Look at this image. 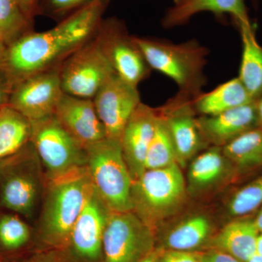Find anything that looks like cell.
<instances>
[{"label": "cell", "mask_w": 262, "mask_h": 262, "mask_svg": "<svg viewBox=\"0 0 262 262\" xmlns=\"http://www.w3.org/2000/svg\"><path fill=\"white\" fill-rule=\"evenodd\" d=\"M110 0H93L49 30L28 32L8 46L2 68L14 84L59 67L94 37Z\"/></svg>", "instance_id": "1"}, {"label": "cell", "mask_w": 262, "mask_h": 262, "mask_svg": "<svg viewBox=\"0 0 262 262\" xmlns=\"http://www.w3.org/2000/svg\"><path fill=\"white\" fill-rule=\"evenodd\" d=\"M92 187L85 166L48 179L33 222L34 248L66 249L76 221Z\"/></svg>", "instance_id": "2"}, {"label": "cell", "mask_w": 262, "mask_h": 262, "mask_svg": "<svg viewBox=\"0 0 262 262\" xmlns=\"http://www.w3.org/2000/svg\"><path fill=\"white\" fill-rule=\"evenodd\" d=\"M46 182L42 163L29 141L17 152L0 159V209L14 212L33 223Z\"/></svg>", "instance_id": "3"}, {"label": "cell", "mask_w": 262, "mask_h": 262, "mask_svg": "<svg viewBox=\"0 0 262 262\" xmlns=\"http://www.w3.org/2000/svg\"><path fill=\"white\" fill-rule=\"evenodd\" d=\"M134 42L150 69L167 76L177 83L179 92L193 98L201 94L206 83L204 68L209 51L196 40L179 44L134 37Z\"/></svg>", "instance_id": "4"}, {"label": "cell", "mask_w": 262, "mask_h": 262, "mask_svg": "<svg viewBox=\"0 0 262 262\" xmlns=\"http://www.w3.org/2000/svg\"><path fill=\"white\" fill-rule=\"evenodd\" d=\"M86 168L91 184L112 211H132L133 180L121 144L105 138L89 146Z\"/></svg>", "instance_id": "5"}, {"label": "cell", "mask_w": 262, "mask_h": 262, "mask_svg": "<svg viewBox=\"0 0 262 262\" xmlns=\"http://www.w3.org/2000/svg\"><path fill=\"white\" fill-rule=\"evenodd\" d=\"M185 194V182L178 164L146 170L133 183L132 211L154 230L160 221L178 209Z\"/></svg>", "instance_id": "6"}, {"label": "cell", "mask_w": 262, "mask_h": 262, "mask_svg": "<svg viewBox=\"0 0 262 262\" xmlns=\"http://www.w3.org/2000/svg\"><path fill=\"white\" fill-rule=\"evenodd\" d=\"M31 122V138L46 178H58L83 168L86 151L54 115Z\"/></svg>", "instance_id": "7"}, {"label": "cell", "mask_w": 262, "mask_h": 262, "mask_svg": "<svg viewBox=\"0 0 262 262\" xmlns=\"http://www.w3.org/2000/svg\"><path fill=\"white\" fill-rule=\"evenodd\" d=\"M115 74L96 34L60 67L63 93L89 99Z\"/></svg>", "instance_id": "8"}, {"label": "cell", "mask_w": 262, "mask_h": 262, "mask_svg": "<svg viewBox=\"0 0 262 262\" xmlns=\"http://www.w3.org/2000/svg\"><path fill=\"white\" fill-rule=\"evenodd\" d=\"M154 230L134 211H112L103 237L102 262H139L155 249Z\"/></svg>", "instance_id": "9"}, {"label": "cell", "mask_w": 262, "mask_h": 262, "mask_svg": "<svg viewBox=\"0 0 262 262\" xmlns=\"http://www.w3.org/2000/svg\"><path fill=\"white\" fill-rule=\"evenodd\" d=\"M96 35L114 71L122 80L137 88L150 75L151 69L121 20H103Z\"/></svg>", "instance_id": "10"}, {"label": "cell", "mask_w": 262, "mask_h": 262, "mask_svg": "<svg viewBox=\"0 0 262 262\" xmlns=\"http://www.w3.org/2000/svg\"><path fill=\"white\" fill-rule=\"evenodd\" d=\"M111 210L92 185L66 251L77 262H102L103 233Z\"/></svg>", "instance_id": "11"}, {"label": "cell", "mask_w": 262, "mask_h": 262, "mask_svg": "<svg viewBox=\"0 0 262 262\" xmlns=\"http://www.w3.org/2000/svg\"><path fill=\"white\" fill-rule=\"evenodd\" d=\"M63 94L58 67L30 76L15 84L8 105L29 121H35L54 115Z\"/></svg>", "instance_id": "12"}, {"label": "cell", "mask_w": 262, "mask_h": 262, "mask_svg": "<svg viewBox=\"0 0 262 262\" xmlns=\"http://www.w3.org/2000/svg\"><path fill=\"white\" fill-rule=\"evenodd\" d=\"M93 101L106 139L120 142L127 122L141 103L137 88L115 74L103 84Z\"/></svg>", "instance_id": "13"}, {"label": "cell", "mask_w": 262, "mask_h": 262, "mask_svg": "<svg viewBox=\"0 0 262 262\" xmlns=\"http://www.w3.org/2000/svg\"><path fill=\"white\" fill-rule=\"evenodd\" d=\"M159 110L168 125L178 163L184 164L206 143L194 118L193 98L179 91Z\"/></svg>", "instance_id": "14"}, {"label": "cell", "mask_w": 262, "mask_h": 262, "mask_svg": "<svg viewBox=\"0 0 262 262\" xmlns=\"http://www.w3.org/2000/svg\"><path fill=\"white\" fill-rule=\"evenodd\" d=\"M55 117L83 149L106 138L93 99L63 94L57 105Z\"/></svg>", "instance_id": "15"}, {"label": "cell", "mask_w": 262, "mask_h": 262, "mask_svg": "<svg viewBox=\"0 0 262 262\" xmlns=\"http://www.w3.org/2000/svg\"><path fill=\"white\" fill-rule=\"evenodd\" d=\"M158 117V108L141 103L122 134L120 141L122 153L134 182L146 170V155L154 136Z\"/></svg>", "instance_id": "16"}, {"label": "cell", "mask_w": 262, "mask_h": 262, "mask_svg": "<svg viewBox=\"0 0 262 262\" xmlns=\"http://www.w3.org/2000/svg\"><path fill=\"white\" fill-rule=\"evenodd\" d=\"M256 102L257 101L218 115L196 119L202 137L206 143L223 147L246 131L257 127Z\"/></svg>", "instance_id": "17"}, {"label": "cell", "mask_w": 262, "mask_h": 262, "mask_svg": "<svg viewBox=\"0 0 262 262\" xmlns=\"http://www.w3.org/2000/svg\"><path fill=\"white\" fill-rule=\"evenodd\" d=\"M203 12L216 15L229 14L238 26L251 25L245 0H184L169 8L162 24L166 29L179 27Z\"/></svg>", "instance_id": "18"}, {"label": "cell", "mask_w": 262, "mask_h": 262, "mask_svg": "<svg viewBox=\"0 0 262 262\" xmlns=\"http://www.w3.org/2000/svg\"><path fill=\"white\" fill-rule=\"evenodd\" d=\"M34 249V229L14 212L0 209V262H15Z\"/></svg>", "instance_id": "19"}, {"label": "cell", "mask_w": 262, "mask_h": 262, "mask_svg": "<svg viewBox=\"0 0 262 262\" xmlns=\"http://www.w3.org/2000/svg\"><path fill=\"white\" fill-rule=\"evenodd\" d=\"M259 233L254 221H234L221 230L210 246L211 249L223 251L247 262L256 253V238Z\"/></svg>", "instance_id": "20"}, {"label": "cell", "mask_w": 262, "mask_h": 262, "mask_svg": "<svg viewBox=\"0 0 262 262\" xmlns=\"http://www.w3.org/2000/svg\"><path fill=\"white\" fill-rule=\"evenodd\" d=\"M252 99L238 77L227 81L207 94L193 98V106L202 116L218 115L251 102Z\"/></svg>", "instance_id": "21"}, {"label": "cell", "mask_w": 262, "mask_h": 262, "mask_svg": "<svg viewBox=\"0 0 262 262\" xmlns=\"http://www.w3.org/2000/svg\"><path fill=\"white\" fill-rule=\"evenodd\" d=\"M243 51L238 79L254 101L262 96V48L252 25L238 26Z\"/></svg>", "instance_id": "22"}, {"label": "cell", "mask_w": 262, "mask_h": 262, "mask_svg": "<svg viewBox=\"0 0 262 262\" xmlns=\"http://www.w3.org/2000/svg\"><path fill=\"white\" fill-rule=\"evenodd\" d=\"M31 122L8 105L0 108V159L21 149L30 141Z\"/></svg>", "instance_id": "23"}, {"label": "cell", "mask_w": 262, "mask_h": 262, "mask_svg": "<svg viewBox=\"0 0 262 262\" xmlns=\"http://www.w3.org/2000/svg\"><path fill=\"white\" fill-rule=\"evenodd\" d=\"M226 159L243 170L262 165V127H255L222 147Z\"/></svg>", "instance_id": "24"}, {"label": "cell", "mask_w": 262, "mask_h": 262, "mask_svg": "<svg viewBox=\"0 0 262 262\" xmlns=\"http://www.w3.org/2000/svg\"><path fill=\"white\" fill-rule=\"evenodd\" d=\"M209 221L204 216L188 219L172 229L164 241L165 250L194 252L204 245L211 233Z\"/></svg>", "instance_id": "25"}, {"label": "cell", "mask_w": 262, "mask_h": 262, "mask_svg": "<svg viewBox=\"0 0 262 262\" xmlns=\"http://www.w3.org/2000/svg\"><path fill=\"white\" fill-rule=\"evenodd\" d=\"M158 111L154 136L146 155V170L166 168L178 162L168 125L159 108Z\"/></svg>", "instance_id": "26"}, {"label": "cell", "mask_w": 262, "mask_h": 262, "mask_svg": "<svg viewBox=\"0 0 262 262\" xmlns=\"http://www.w3.org/2000/svg\"><path fill=\"white\" fill-rule=\"evenodd\" d=\"M226 158L219 146H214L193 160L189 171L192 185L206 187L222 177L225 170Z\"/></svg>", "instance_id": "27"}, {"label": "cell", "mask_w": 262, "mask_h": 262, "mask_svg": "<svg viewBox=\"0 0 262 262\" xmlns=\"http://www.w3.org/2000/svg\"><path fill=\"white\" fill-rule=\"evenodd\" d=\"M30 22L17 0H0V37L7 46L28 33Z\"/></svg>", "instance_id": "28"}, {"label": "cell", "mask_w": 262, "mask_h": 262, "mask_svg": "<svg viewBox=\"0 0 262 262\" xmlns=\"http://www.w3.org/2000/svg\"><path fill=\"white\" fill-rule=\"evenodd\" d=\"M262 206V173L239 189L229 203V212L234 216L251 213Z\"/></svg>", "instance_id": "29"}, {"label": "cell", "mask_w": 262, "mask_h": 262, "mask_svg": "<svg viewBox=\"0 0 262 262\" xmlns=\"http://www.w3.org/2000/svg\"><path fill=\"white\" fill-rule=\"evenodd\" d=\"M93 0H39L40 10L52 15H61L73 13L76 10L89 4Z\"/></svg>", "instance_id": "30"}, {"label": "cell", "mask_w": 262, "mask_h": 262, "mask_svg": "<svg viewBox=\"0 0 262 262\" xmlns=\"http://www.w3.org/2000/svg\"><path fill=\"white\" fill-rule=\"evenodd\" d=\"M15 262H77L65 249H37Z\"/></svg>", "instance_id": "31"}, {"label": "cell", "mask_w": 262, "mask_h": 262, "mask_svg": "<svg viewBox=\"0 0 262 262\" xmlns=\"http://www.w3.org/2000/svg\"><path fill=\"white\" fill-rule=\"evenodd\" d=\"M160 262H202L200 253L175 250L157 249Z\"/></svg>", "instance_id": "32"}, {"label": "cell", "mask_w": 262, "mask_h": 262, "mask_svg": "<svg viewBox=\"0 0 262 262\" xmlns=\"http://www.w3.org/2000/svg\"><path fill=\"white\" fill-rule=\"evenodd\" d=\"M14 84L3 68H0V108L8 105Z\"/></svg>", "instance_id": "33"}, {"label": "cell", "mask_w": 262, "mask_h": 262, "mask_svg": "<svg viewBox=\"0 0 262 262\" xmlns=\"http://www.w3.org/2000/svg\"><path fill=\"white\" fill-rule=\"evenodd\" d=\"M200 255L202 262H244L229 253L215 249L200 253Z\"/></svg>", "instance_id": "34"}, {"label": "cell", "mask_w": 262, "mask_h": 262, "mask_svg": "<svg viewBox=\"0 0 262 262\" xmlns=\"http://www.w3.org/2000/svg\"><path fill=\"white\" fill-rule=\"evenodd\" d=\"M24 15L30 21L39 12V0H17Z\"/></svg>", "instance_id": "35"}, {"label": "cell", "mask_w": 262, "mask_h": 262, "mask_svg": "<svg viewBox=\"0 0 262 262\" xmlns=\"http://www.w3.org/2000/svg\"><path fill=\"white\" fill-rule=\"evenodd\" d=\"M139 262H160L158 250L155 249L149 254L146 255L145 257L143 258Z\"/></svg>", "instance_id": "36"}, {"label": "cell", "mask_w": 262, "mask_h": 262, "mask_svg": "<svg viewBox=\"0 0 262 262\" xmlns=\"http://www.w3.org/2000/svg\"><path fill=\"white\" fill-rule=\"evenodd\" d=\"M256 110H257L258 126L262 127V96L256 102Z\"/></svg>", "instance_id": "37"}, {"label": "cell", "mask_w": 262, "mask_h": 262, "mask_svg": "<svg viewBox=\"0 0 262 262\" xmlns=\"http://www.w3.org/2000/svg\"><path fill=\"white\" fill-rule=\"evenodd\" d=\"M7 48H8L7 45L2 39H0V68H2V66H3V62H4Z\"/></svg>", "instance_id": "38"}, {"label": "cell", "mask_w": 262, "mask_h": 262, "mask_svg": "<svg viewBox=\"0 0 262 262\" xmlns=\"http://www.w3.org/2000/svg\"><path fill=\"white\" fill-rule=\"evenodd\" d=\"M256 253L262 256V232L258 234L256 242Z\"/></svg>", "instance_id": "39"}, {"label": "cell", "mask_w": 262, "mask_h": 262, "mask_svg": "<svg viewBox=\"0 0 262 262\" xmlns=\"http://www.w3.org/2000/svg\"><path fill=\"white\" fill-rule=\"evenodd\" d=\"M255 225L257 227L258 230L259 232H262V207L261 210L257 214V216L256 217L254 220Z\"/></svg>", "instance_id": "40"}, {"label": "cell", "mask_w": 262, "mask_h": 262, "mask_svg": "<svg viewBox=\"0 0 262 262\" xmlns=\"http://www.w3.org/2000/svg\"><path fill=\"white\" fill-rule=\"evenodd\" d=\"M247 262H262V256L255 253L253 256H251Z\"/></svg>", "instance_id": "41"}, {"label": "cell", "mask_w": 262, "mask_h": 262, "mask_svg": "<svg viewBox=\"0 0 262 262\" xmlns=\"http://www.w3.org/2000/svg\"><path fill=\"white\" fill-rule=\"evenodd\" d=\"M182 1H184V0H173V5L179 4V3H182Z\"/></svg>", "instance_id": "42"}, {"label": "cell", "mask_w": 262, "mask_h": 262, "mask_svg": "<svg viewBox=\"0 0 262 262\" xmlns=\"http://www.w3.org/2000/svg\"><path fill=\"white\" fill-rule=\"evenodd\" d=\"M0 39H2V38H1V37H0ZM2 40H3V39H2Z\"/></svg>", "instance_id": "43"}]
</instances>
